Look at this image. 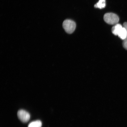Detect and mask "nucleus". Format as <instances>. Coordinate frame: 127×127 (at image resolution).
Instances as JSON below:
<instances>
[{
  "label": "nucleus",
  "instance_id": "20e7f679",
  "mask_svg": "<svg viewBox=\"0 0 127 127\" xmlns=\"http://www.w3.org/2000/svg\"><path fill=\"white\" fill-rule=\"evenodd\" d=\"M123 28V27L120 24H117L115 25L112 28L113 34L115 35L118 36Z\"/></svg>",
  "mask_w": 127,
  "mask_h": 127
},
{
  "label": "nucleus",
  "instance_id": "0eeeda50",
  "mask_svg": "<svg viewBox=\"0 0 127 127\" xmlns=\"http://www.w3.org/2000/svg\"><path fill=\"white\" fill-rule=\"evenodd\" d=\"M42 126V122L40 120H36L31 122L29 125L28 127H41Z\"/></svg>",
  "mask_w": 127,
  "mask_h": 127
},
{
  "label": "nucleus",
  "instance_id": "f03ea898",
  "mask_svg": "<svg viewBox=\"0 0 127 127\" xmlns=\"http://www.w3.org/2000/svg\"><path fill=\"white\" fill-rule=\"evenodd\" d=\"M63 25L65 31L69 34H72L73 32L76 28L75 22L70 20H64L63 22Z\"/></svg>",
  "mask_w": 127,
  "mask_h": 127
},
{
  "label": "nucleus",
  "instance_id": "f257e3e1",
  "mask_svg": "<svg viewBox=\"0 0 127 127\" xmlns=\"http://www.w3.org/2000/svg\"><path fill=\"white\" fill-rule=\"evenodd\" d=\"M104 19L106 23L111 25L117 24L119 21L118 16L112 13H108L105 14Z\"/></svg>",
  "mask_w": 127,
  "mask_h": 127
},
{
  "label": "nucleus",
  "instance_id": "39448f33",
  "mask_svg": "<svg viewBox=\"0 0 127 127\" xmlns=\"http://www.w3.org/2000/svg\"><path fill=\"white\" fill-rule=\"evenodd\" d=\"M106 5L105 0H99L94 5L95 8H98L100 9L104 8Z\"/></svg>",
  "mask_w": 127,
  "mask_h": 127
},
{
  "label": "nucleus",
  "instance_id": "423d86ee",
  "mask_svg": "<svg viewBox=\"0 0 127 127\" xmlns=\"http://www.w3.org/2000/svg\"><path fill=\"white\" fill-rule=\"evenodd\" d=\"M127 35V31L126 28L124 27L122 29L118 35V36L121 39L124 40L126 38Z\"/></svg>",
  "mask_w": 127,
  "mask_h": 127
},
{
  "label": "nucleus",
  "instance_id": "7ed1b4c3",
  "mask_svg": "<svg viewBox=\"0 0 127 127\" xmlns=\"http://www.w3.org/2000/svg\"><path fill=\"white\" fill-rule=\"evenodd\" d=\"M18 118L23 123L28 122L30 119V115L28 112L24 110H19L17 112Z\"/></svg>",
  "mask_w": 127,
  "mask_h": 127
},
{
  "label": "nucleus",
  "instance_id": "6e6552de",
  "mask_svg": "<svg viewBox=\"0 0 127 127\" xmlns=\"http://www.w3.org/2000/svg\"><path fill=\"white\" fill-rule=\"evenodd\" d=\"M123 27L127 30V22H125L123 24ZM123 45L124 48L127 50V35L126 38L123 40Z\"/></svg>",
  "mask_w": 127,
  "mask_h": 127
}]
</instances>
